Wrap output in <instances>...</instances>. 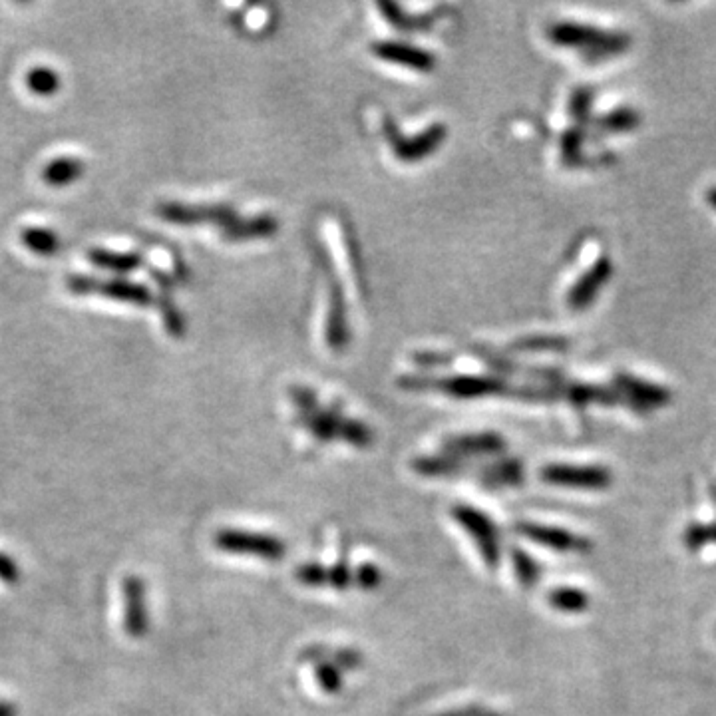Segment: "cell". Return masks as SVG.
I'll use <instances>...</instances> for the list:
<instances>
[{
	"label": "cell",
	"mask_w": 716,
	"mask_h": 716,
	"mask_svg": "<svg viewBox=\"0 0 716 716\" xmlns=\"http://www.w3.org/2000/svg\"><path fill=\"white\" fill-rule=\"evenodd\" d=\"M295 577L307 587H323L329 585V567H323L319 563H305L297 567Z\"/></svg>",
	"instance_id": "30"
},
{
	"label": "cell",
	"mask_w": 716,
	"mask_h": 716,
	"mask_svg": "<svg viewBox=\"0 0 716 716\" xmlns=\"http://www.w3.org/2000/svg\"><path fill=\"white\" fill-rule=\"evenodd\" d=\"M547 40L553 46L579 52L583 62L601 64L605 60L617 58L633 46V38L625 30L601 28L577 20H559L547 26Z\"/></svg>",
	"instance_id": "1"
},
{
	"label": "cell",
	"mask_w": 716,
	"mask_h": 716,
	"mask_svg": "<svg viewBox=\"0 0 716 716\" xmlns=\"http://www.w3.org/2000/svg\"><path fill=\"white\" fill-rule=\"evenodd\" d=\"M549 605L557 611H563V613H581L587 609V603H589V597L581 591V589H575V587H559V589H553L547 597Z\"/></svg>",
	"instance_id": "25"
},
{
	"label": "cell",
	"mask_w": 716,
	"mask_h": 716,
	"mask_svg": "<svg viewBox=\"0 0 716 716\" xmlns=\"http://www.w3.org/2000/svg\"><path fill=\"white\" fill-rule=\"evenodd\" d=\"M541 480L551 486L577 490H605L611 486V472L603 466L549 464L539 472Z\"/></svg>",
	"instance_id": "10"
},
{
	"label": "cell",
	"mask_w": 716,
	"mask_h": 716,
	"mask_svg": "<svg viewBox=\"0 0 716 716\" xmlns=\"http://www.w3.org/2000/svg\"><path fill=\"white\" fill-rule=\"evenodd\" d=\"M595 106V90L589 86H577L569 96V116L573 120V126H579L583 130H591V124L595 120L593 114Z\"/></svg>",
	"instance_id": "20"
},
{
	"label": "cell",
	"mask_w": 716,
	"mask_h": 716,
	"mask_svg": "<svg viewBox=\"0 0 716 716\" xmlns=\"http://www.w3.org/2000/svg\"><path fill=\"white\" fill-rule=\"evenodd\" d=\"M88 259L92 265L106 269V271H114V273H132L138 267L144 265V257L138 251H130V253H120V251H110V249H90L88 251Z\"/></svg>",
	"instance_id": "18"
},
{
	"label": "cell",
	"mask_w": 716,
	"mask_h": 716,
	"mask_svg": "<svg viewBox=\"0 0 716 716\" xmlns=\"http://www.w3.org/2000/svg\"><path fill=\"white\" fill-rule=\"evenodd\" d=\"M0 716H18V707L8 699H0Z\"/></svg>",
	"instance_id": "38"
},
{
	"label": "cell",
	"mask_w": 716,
	"mask_h": 716,
	"mask_svg": "<svg viewBox=\"0 0 716 716\" xmlns=\"http://www.w3.org/2000/svg\"><path fill=\"white\" fill-rule=\"evenodd\" d=\"M66 287L74 295H102L138 307H150L154 303V295L146 285L128 279H96L88 275H70L66 279Z\"/></svg>",
	"instance_id": "2"
},
{
	"label": "cell",
	"mask_w": 716,
	"mask_h": 716,
	"mask_svg": "<svg viewBox=\"0 0 716 716\" xmlns=\"http://www.w3.org/2000/svg\"><path fill=\"white\" fill-rule=\"evenodd\" d=\"M404 388H442L456 398H480L492 394H506L512 386L500 376H452V378H402Z\"/></svg>",
	"instance_id": "3"
},
{
	"label": "cell",
	"mask_w": 716,
	"mask_h": 716,
	"mask_svg": "<svg viewBox=\"0 0 716 716\" xmlns=\"http://www.w3.org/2000/svg\"><path fill=\"white\" fill-rule=\"evenodd\" d=\"M452 518L458 522L460 528H464V532L474 539L476 547L480 549V555L484 559V563L490 569H496L500 565L502 559V547H500V534L496 524L480 510L466 506V504H458L452 508Z\"/></svg>",
	"instance_id": "5"
},
{
	"label": "cell",
	"mask_w": 716,
	"mask_h": 716,
	"mask_svg": "<svg viewBox=\"0 0 716 716\" xmlns=\"http://www.w3.org/2000/svg\"><path fill=\"white\" fill-rule=\"evenodd\" d=\"M613 271H615V267H613L611 257L601 255L599 259H595L567 291V297H565L567 309L573 313H583V311L591 309L593 303L597 301V297L603 293V289L613 279Z\"/></svg>",
	"instance_id": "9"
},
{
	"label": "cell",
	"mask_w": 716,
	"mask_h": 716,
	"mask_svg": "<svg viewBox=\"0 0 716 716\" xmlns=\"http://www.w3.org/2000/svg\"><path fill=\"white\" fill-rule=\"evenodd\" d=\"M520 534L532 541H536L543 547L555 549V551H577V553H585L591 549V543L585 537L575 536L567 530L561 528H551V526H541V524H518L516 528Z\"/></svg>",
	"instance_id": "13"
},
{
	"label": "cell",
	"mask_w": 716,
	"mask_h": 716,
	"mask_svg": "<svg viewBox=\"0 0 716 716\" xmlns=\"http://www.w3.org/2000/svg\"><path fill=\"white\" fill-rule=\"evenodd\" d=\"M213 543L219 551L231 555H253L263 561H281L287 553V545L275 536L247 532V530H219Z\"/></svg>",
	"instance_id": "4"
},
{
	"label": "cell",
	"mask_w": 716,
	"mask_h": 716,
	"mask_svg": "<svg viewBox=\"0 0 716 716\" xmlns=\"http://www.w3.org/2000/svg\"><path fill=\"white\" fill-rule=\"evenodd\" d=\"M512 563H514V569H516V575L520 579L522 585H532L536 583L537 565L530 559V555L522 549H514L512 551Z\"/></svg>",
	"instance_id": "31"
},
{
	"label": "cell",
	"mask_w": 716,
	"mask_h": 716,
	"mask_svg": "<svg viewBox=\"0 0 716 716\" xmlns=\"http://www.w3.org/2000/svg\"><path fill=\"white\" fill-rule=\"evenodd\" d=\"M412 468L420 474V476H452L464 470V462L462 458L450 456V454H440V456H424L412 462Z\"/></svg>",
	"instance_id": "21"
},
{
	"label": "cell",
	"mask_w": 716,
	"mask_h": 716,
	"mask_svg": "<svg viewBox=\"0 0 716 716\" xmlns=\"http://www.w3.org/2000/svg\"><path fill=\"white\" fill-rule=\"evenodd\" d=\"M705 199H707V203L713 207L716 211V185H711L709 189H707V193H705Z\"/></svg>",
	"instance_id": "39"
},
{
	"label": "cell",
	"mask_w": 716,
	"mask_h": 716,
	"mask_svg": "<svg viewBox=\"0 0 716 716\" xmlns=\"http://www.w3.org/2000/svg\"><path fill=\"white\" fill-rule=\"evenodd\" d=\"M569 347V339L557 335H537L526 337L514 343V349L520 353H563Z\"/></svg>",
	"instance_id": "27"
},
{
	"label": "cell",
	"mask_w": 716,
	"mask_h": 716,
	"mask_svg": "<svg viewBox=\"0 0 716 716\" xmlns=\"http://www.w3.org/2000/svg\"><path fill=\"white\" fill-rule=\"evenodd\" d=\"M355 583L364 591H372L382 583V573H380L378 567H374L370 563H364L355 571Z\"/></svg>",
	"instance_id": "34"
},
{
	"label": "cell",
	"mask_w": 716,
	"mask_h": 716,
	"mask_svg": "<svg viewBox=\"0 0 716 716\" xmlns=\"http://www.w3.org/2000/svg\"><path fill=\"white\" fill-rule=\"evenodd\" d=\"M341 440L353 444L355 448H368L374 440L372 436V430L368 426H364L362 422L353 420V418H347L343 428H341V434H339Z\"/></svg>",
	"instance_id": "29"
},
{
	"label": "cell",
	"mask_w": 716,
	"mask_h": 716,
	"mask_svg": "<svg viewBox=\"0 0 716 716\" xmlns=\"http://www.w3.org/2000/svg\"><path fill=\"white\" fill-rule=\"evenodd\" d=\"M641 122H643V118H641L639 110H635L633 106H617L601 116H595L589 136L609 138V136L631 134V132L639 130Z\"/></svg>",
	"instance_id": "14"
},
{
	"label": "cell",
	"mask_w": 716,
	"mask_h": 716,
	"mask_svg": "<svg viewBox=\"0 0 716 716\" xmlns=\"http://www.w3.org/2000/svg\"><path fill=\"white\" fill-rule=\"evenodd\" d=\"M355 581V573L347 567V563H337L335 567H329V585L337 591H345Z\"/></svg>",
	"instance_id": "35"
},
{
	"label": "cell",
	"mask_w": 716,
	"mask_h": 716,
	"mask_svg": "<svg viewBox=\"0 0 716 716\" xmlns=\"http://www.w3.org/2000/svg\"><path fill=\"white\" fill-rule=\"evenodd\" d=\"M315 679L319 687L327 695H337L343 689V673L341 669L331 661H319L315 663Z\"/></svg>",
	"instance_id": "28"
},
{
	"label": "cell",
	"mask_w": 716,
	"mask_h": 716,
	"mask_svg": "<svg viewBox=\"0 0 716 716\" xmlns=\"http://www.w3.org/2000/svg\"><path fill=\"white\" fill-rule=\"evenodd\" d=\"M372 52L382 60L402 64L420 72H430L436 64L434 54L418 46H410L406 42H396V40H378L372 44Z\"/></svg>",
	"instance_id": "12"
},
{
	"label": "cell",
	"mask_w": 716,
	"mask_h": 716,
	"mask_svg": "<svg viewBox=\"0 0 716 716\" xmlns=\"http://www.w3.org/2000/svg\"><path fill=\"white\" fill-rule=\"evenodd\" d=\"M386 134H388V140L392 142V148L400 160L418 162L420 158L432 154L440 146V142L446 138L448 130L444 126L436 124V126H430L428 130H424L416 138H402L400 134L394 132V126L388 122Z\"/></svg>",
	"instance_id": "11"
},
{
	"label": "cell",
	"mask_w": 716,
	"mask_h": 716,
	"mask_svg": "<svg viewBox=\"0 0 716 716\" xmlns=\"http://www.w3.org/2000/svg\"><path fill=\"white\" fill-rule=\"evenodd\" d=\"M303 416V424L307 426V430L321 442H329L333 438H339L341 428L345 424V416L339 412V408H321L317 406L315 410L301 414Z\"/></svg>",
	"instance_id": "17"
},
{
	"label": "cell",
	"mask_w": 716,
	"mask_h": 716,
	"mask_svg": "<svg viewBox=\"0 0 716 716\" xmlns=\"http://www.w3.org/2000/svg\"><path fill=\"white\" fill-rule=\"evenodd\" d=\"M158 215L178 225H193L205 221L215 223L221 227L227 239H231L235 227L241 223V217H237L229 205H183L172 201L158 205Z\"/></svg>",
	"instance_id": "8"
},
{
	"label": "cell",
	"mask_w": 716,
	"mask_h": 716,
	"mask_svg": "<svg viewBox=\"0 0 716 716\" xmlns=\"http://www.w3.org/2000/svg\"><path fill=\"white\" fill-rule=\"evenodd\" d=\"M26 88L36 94V96H54L60 90V76L56 70L48 68V66H38L26 72Z\"/></svg>",
	"instance_id": "24"
},
{
	"label": "cell",
	"mask_w": 716,
	"mask_h": 716,
	"mask_svg": "<svg viewBox=\"0 0 716 716\" xmlns=\"http://www.w3.org/2000/svg\"><path fill=\"white\" fill-rule=\"evenodd\" d=\"M20 237L22 243L40 257H52L62 245L58 233L46 227H26Z\"/></svg>",
	"instance_id": "22"
},
{
	"label": "cell",
	"mask_w": 716,
	"mask_h": 716,
	"mask_svg": "<svg viewBox=\"0 0 716 716\" xmlns=\"http://www.w3.org/2000/svg\"><path fill=\"white\" fill-rule=\"evenodd\" d=\"M488 713V709L484 707H478V705H472V707H464V709H454V711H448V713H442V715L436 716H484Z\"/></svg>",
	"instance_id": "37"
},
{
	"label": "cell",
	"mask_w": 716,
	"mask_h": 716,
	"mask_svg": "<svg viewBox=\"0 0 716 716\" xmlns=\"http://www.w3.org/2000/svg\"><path fill=\"white\" fill-rule=\"evenodd\" d=\"M506 450V442L502 436L494 432H482V434H464L454 436L444 442V454L462 458L470 454H502Z\"/></svg>",
	"instance_id": "15"
},
{
	"label": "cell",
	"mask_w": 716,
	"mask_h": 716,
	"mask_svg": "<svg viewBox=\"0 0 716 716\" xmlns=\"http://www.w3.org/2000/svg\"><path fill=\"white\" fill-rule=\"evenodd\" d=\"M484 480L490 486H518L524 480V468L518 460H500L484 474Z\"/></svg>",
	"instance_id": "26"
},
{
	"label": "cell",
	"mask_w": 716,
	"mask_h": 716,
	"mask_svg": "<svg viewBox=\"0 0 716 716\" xmlns=\"http://www.w3.org/2000/svg\"><path fill=\"white\" fill-rule=\"evenodd\" d=\"M559 394L575 406H591V404L613 406V404L621 402V398L613 386H601V384L563 382L559 388Z\"/></svg>",
	"instance_id": "16"
},
{
	"label": "cell",
	"mask_w": 716,
	"mask_h": 716,
	"mask_svg": "<svg viewBox=\"0 0 716 716\" xmlns=\"http://www.w3.org/2000/svg\"><path fill=\"white\" fill-rule=\"evenodd\" d=\"M613 388L617 390L621 402L633 408L635 412H651L663 408L671 404V396H673L667 386L629 372L615 374Z\"/></svg>",
	"instance_id": "7"
},
{
	"label": "cell",
	"mask_w": 716,
	"mask_h": 716,
	"mask_svg": "<svg viewBox=\"0 0 716 716\" xmlns=\"http://www.w3.org/2000/svg\"><path fill=\"white\" fill-rule=\"evenodd\" d=\"M160 309H162L164 325H166L168 333H170L172 337H181V335H183V319H181L176 305L172 303V299H170V297H162Z\"/></svg>",
	"instance_id": "33"
},
{
	"label": "cell",
	"mask_w": 716,
	"mask_h": 716,
	"mask_svg": "<svg viewBox=\"0 0 716 716\" xmlns=\"http://www.w3.org/2000/svg\"><path fill=\"white\" fill-rule=\"evenodd\" d=\"M587 138H589V132L579 126H569L563 132L559 150H561V160L565 166L577 168L579 164H583V148H585Z\"/></svg>",
	"instance_id": "23"
},
{
	"label": "cell",
	"mask_w": 716,
	"mask_h": 716,
	"mask_svg": "<svg viewBox=\"0 0 716 716\" xmlns=\"http://www.w3.org/2000/svg\"><path fill=\"white\" fill-rule=\"evenodd\" d=\"M122 627L124 633L140 641L150 633L148 585L140 575H126L122 579Z\"/></svg>",
	"instance_id": "6"
},
{
	"label": "cell",
	"mask_w": 716,
	"mask_h": 716,
	"mask_svg": "<svg viewBox=\"0 0 716 716\" xmlns=\"http://www.w3.org/2000/svg\"><path fill=\"white\" fill-rule=\"evenodd\" d=\"M84 162L72 156L56 158L42 170V181L52 187H66L84 176Z\"/></svg>",
	"instance_id": "19"
},
{
	"label": "cell",
	"mask_w": 716,
	"mask_h": 716,
	"mask_svg": "<svg viewBox=\"0 0 716 716\" xmlns=\"http://www.w3.org/2000/svg\"><path fill=\"white\" fill-rule=\"evenodd\" d=\"M22 579V567L10 553L0 551V583L16 585Z\"/></svg>",
	"instance_id": "32"
},
{
	"label": "cell",
	"mask_w": 716,
	"mask_h": 716,
	"mask_svg": "<svg viewBox=\"0 0 716 716\" xmlns=\"http://www.w3.org/2000/svg\"><path fill=\"white\" fill-rule=\"evenodd\" d=\"M333 663H335L341 671H357L358 667L362 665V657L358 655L357 651L341 649V651L335 653Z\"/></svg>",
	"instance_id": "36"
}]
</instances>
